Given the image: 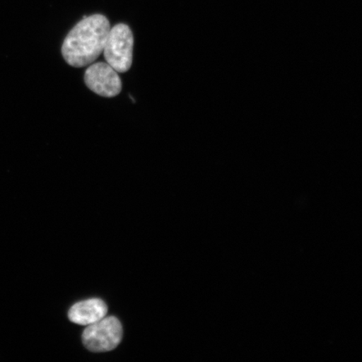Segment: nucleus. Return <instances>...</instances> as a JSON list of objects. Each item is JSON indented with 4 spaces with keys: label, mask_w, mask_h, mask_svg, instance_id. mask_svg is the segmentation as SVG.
Masks as SVG:
<instances>
[{
    "label": "nucleus",
    "mask_w": 362,
    "mask_h": 362,
    "mask_svg": "<svg viewBox=\"0 0 362 362\" xmlns=\"http://www.w3.org/2000/svg\"><path fill=\"white\" fill-rule=\"evenodd\" d=\"M84 81L90 90L103 98L117 97L122 90L119 72L107 62L90 64L85 71Z\"/></svg>",
    "instance_id": "obj_4"
},
{
    "label": "nucleus",
    "mask_w": 362,
    "mask_h": 362,
    "mask_svg": "<svg viewBox=\"0 0 362 362\" xmlns=\"http://www.w3.org/2000/svg\"><path fill=\"white\" fill-rule=\"evenodd\" d=\"M123 338V327L115 316L104 317L98 322L88 325L83 334L86 348L93 352L115 350Z\"/></svg>",
    "instance_id": "obj_3"
},
{
    "label": "nucleus",
    "mask_w": 362,
    "mask_h": 362,
    "mask_svg": "<svg viewBox=\"0 0 362 362\" xmlns=\"http://www.w3.org/2000/svg\"><path fill=\"white\" fill-rule=\"evenodd\" d=\"M110 29V21L101 13L84 16L62 44V54L67 64L76 68L93 64L103 54Z\"/></svg>",
    "instance_id": "obj_1"
},
{
    "label": "nucleus",
    "mask_w": 362,
    "mask_h": 362,
    "mask_svg": "<svg viewBox=\"0 0 362 362\" xmlns=\"http://www.w3.org/2000/svg\"><path fill=\"white\" fill-rule=\"evenodd\" d=\"M134 35L129 25L120 23L111 27L103 55L106 62L119 74L130 70L133 63Z\"/></svg>",
    "instance_id": "obj_2"
},
{
    "label": "nucleus",
    "mask_w": 362,
    "mask_h": 362,
    "mask_svg": "<svg viewBox=\"0 0 362 362\" xmlns=\"http://www.w3.org/2000/svg\"><path fill=\"white\" fill-rule=\"evenodd\" d=\"M107 314V306L105 303L99 298H90L71 306L68 317L75 324L90 325L101 320Z\"/></svg>",
    "instance_id": "obj_5"
}]
</instances>
